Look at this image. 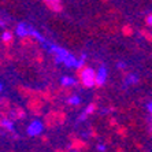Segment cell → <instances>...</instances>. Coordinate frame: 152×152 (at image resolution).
<instances>
[{
  "instance_id": "7",
  "label": "cell",
  "mask_w": 152,
  "mask_h": 152,
  "mask_svg": "<svg viewBox=\"0 0 152 152\" xmlns=\"http://www.w3.org/2000/svg\"><path fill=\"white\" fill-rule=\"evenodd\" d=\"M18 93H19L22 97L30 99V97H33V96H37V95H39V91H34V89H30V88H26V86H22V85H19V86H18Z\"/></svg>"
},
{
  "instance_id": "20",
  "label": "cell",
  "mask_w": 152,
  "mask_h": 152,
  "mask_svg": "<svg viewBox=\"0 0 152 152\" xmlns=\"http://www.w3.org/2000/svg\"><path fill=\"white\" fill-rule=\"evenodd\" d=\"M122 33H124V36H132L133 34V28H132L130 25H125L124 28H122Z\"/></svg>"
},
{
  "instance_id": "8",
  "label": "cell",
  "mask_w": 152,
  "mask_h": 152,
  "mask_svg": "<svg viewBox=\"0 0 152 152\" xmlns=\"http://www.w3.org/2000/svg\"><path fill=\"white\" fill-rule=\"evenodd\" d=\"M1 44L4 45V48H11V45L14 44V34L10 30H6L1 34Z\"/></svg>"
},
{
  "instance_id": "28",
  "label": "cell",
  "mask_w": 152,
  "mask_h": 152,
  "mask_svg": "<svg viewBox=\"0 0 152 152\" xmlns=\"http://www.w3.org/2000/svg\"><path fill=\"white\" fill-rule=\"evenodd\" d=\"M56 152H66V151H60V149H58V151Z\"/></svg>"
},
{
  "instance_id": "4",
  "label": "cell",
  "mask_w": 152,
  "mask_h": 152,
  "mask_svg": "<svg viewBox=\"0 0 152 152\" xmlns=\"http://www.w3.org/2000/svg\"><path fill=\"white\" fill-rule=\"evenodd\" d=\"M51 52H53V56H55L56 62H60V63H66V60L70 56V53L63 48H60V47H52Z\"/></svg>"
},
{
  "instance_id": "17",
  "label": "cell",
  "mask_w": 152,
  "mask_h": 152,
  "mask_svg": "<svg viewBox=\"0 0 152 152\" xmlns=\"http://www.w3.org/2000/svg\"><path fill=\"white\" fill-rule=\"evenodd\" d=\"M62 85H63V86H74L75 80L71 77H63L62 78Z\"/></svg>"
},
{
  "instance_id": "2",
  "label": "cell",
  "mask_w": 152,
  "mask_h": 152,
  "mask_svg": "<svg viewBox=\"0 0 152 152\" xmlns=\"http://www.w3.org/2000/svg\"><path fill=\"white\" fill-rule=\"evenodd\" d=\"M42 106H44V103H42V99L39 95L33 96L28 100V110H30L32 114H34L37 117L42 115Z\"/></svg>"
},
{
  "instance_id": "18",
  "label": "cell",
  "mask_w": 152,
  "mask_h": 152,
  "mask_svg": "<svg viewBox=\"0 0 152 152\" xmlns=\"http://www.w3.org/2000/svg\"><path fill=\"white\" fill-rule=\"evenodd\" d=\"M80 103H81V100H80V97H77V96H70L67 99L69 106H78Z\"/></svg>"
},
{
  "instance_id": "3",
  "label": "cell",
  "mask_w": 152,
  "mask_h": 152,
  "mask_svg": "<svg viewBox=\"0 0 152 152\" xmlns=\"http://www.w3.org/2000/svg\"><path fill=\"white\" fill-rule=\"evenodd\" d=\"M58 117H59V111H56V110L48 111V114L44 117V122H45L44 125H45L48 129H52L55 125H59V119H58Z\"/></svg>"
},
{
  "instance_id": "1",
  "label": "cell",
  "mask_w": 152,
  "mask_h": 152,
  "mask_svg": "<svg viewBox=\"0 0 152 152\" xmlns=\"http://www.w3.org/2000/svg\"><path fill=\"white\" fill-rule=\"evenodd\" d=\"M96 75H97V73H96L93 69L88 67L84 73H82L81 77L78 78V80H80V82L82 84V86L91 88V86H95V84H96Z\"/></svg>"
},
{
  "instance_id": "11",
  "label": "cell",
  "mask_w": 152,
  "mask_h": 152,
  "mask_svg": "<svg viewBox=\"0 0 152 152\" xmlns=\"http://www.w3.org/2000/svg\"><path fill=\"white\" fill-rule=\"evenodd\" d=\"M33 33V29L29 28V26L23 25V23H21V25H18L17 28V34L19 36V37H25V36H30Z\"/></svg>"
},
{
  "instance_id": "25",
  "label": "cell",
  "mask_w": 152,
  "mask_h": 152,
  "mask_svg": "<svg viewBox=\"0 0 152 152\" xmlns=\"http://www.w3.org/2000/svg\"><path fill=\"white\" fill-rule=\"evenodd\" d=\"M110 125H111V126H117V125H118L117 119H115V118H110Z\"/></svg>"
},
{
  "instance_id": "5",
  "label": "cell",
  "mask_w": 152,
  "mask_h": 152,
  "mask_svg": "<svg viewBox=\"0 0 152 152\" xmlns=\"http://www.w3.org/2000/svg\"><path fill=\"white\" fill-rule=\"evenodd\" d=\"M44 126H45V125H42L40 121H34V122H32V124L29 125V127H28L29 136H37V134H40V133L42 132V129H44Z\"/></svg>"
},
{
  "instance_id": "12",
  "label": "cell",
  "mask_w": 152,
  "mask_h": 152,
  "mask_svg": "<svg viewBox=\"0 0 152 152\" xmlns=\"http://www.w3.org/2000/svg\"><path fill=\"white\" fill-rule=\"evenodd\" d=\"M96 110H97V104H96V103H91V104H89V106L86 107V110H85V113H84V114H81L78 119H80V121H84L85 118H88L89 115H91V114H93Z\"/></svg>"
},
{
  "instance_id": "9",
  "label": "cell",
  "mask_w": 152,
  "mask_h": 152,
  "mask_svg": "<svg viewBox=\"0 0 152 152\" xmlns=\"http://www.w3.org/2000/svg\"><path fill=\"white\" fill-rule=\"evenodd\" d=\"M106 78H107V71L104 67H100L99 71H97V75H96V84L95 86L96 88H100L104 82H106Z\"/></svg>"
},
{
  "instance_id": "14",
  "label": "cell",
  "mask_w": 152,
  "mask_h": 152,
  "mask_svg": "<svg viewBox=\"0 0 152 152\" xmlns=\"http://www.w3.org/2000/svg\"><path fill=\"white\" fill-rule=\"evenodd\" d=\"M39 96L44 102H53V95L51 91H39Z\"/></svg>"
},
{
  "instance_id": "10",
  "label": "cell",
  "mask_w": 152,
  "mask_h": 152,
  "mask_svg": "<svg viewBox=\"0 0 152 152\" xmlns=\"http://www.w3.org/2000/svg\"><path fill=\"white\" fill-rule=\"evenodd\" d=\"M19 45H21L22 48H32V47L36 45L34 37H33V36H25V37H21Z\"/></svg>"
},
{
  "instance_id": "19",
  "label": "cell",
  "mask_w": 152,
  "mask_h": 152,
  "mask_svg": "<svg viewBox=\"0 0 152 152\" xmlns=\"http://www.w3.org/2000/svg\"><path fill=\"white\" fill-rule=\"evenodd\" d=\"M140 34H141L142 37H144V39L147 40L148 42H152V33H151V32L145 30V29H141V30H140Z\"/></svg>"
},
{
  "instance_id": "24",
  "label": "cell",
  "mask_w": 152,
  "mask_h": 152,
  "mask_svg": "<svg viewBox=\"0 0 152 152\" xmlns=\"http://www.w3.org/2000/svg\"><path fill=\"white\" fill-rule=\"evenodd\" d=\"M42 60H44V58H42V55L39 52L37 55H36V62H37L39 64H41V63H42Z\"/></svg>"
},
{
  "instance_id": "21",
  "label": "cell",
  "mask_w": 152,
  "mask_h": 152,
  "mask_svg": "<svg viewBox=\"0 0 152 152\" xmlns=\"http://www.w3.org/2000/svg\"><path fill=\"white\" fill-rule=\"evenodd\" d=\"M117 133L119 136H122V137H125V136H126V127H125V126H119V125H118V126H117Z\"/></svg>"
},
{
  "instance_id": "16",
  "label": "cell",
  "mask_w": 152,
  "mask_h": 152,
  "mask_svg": "<svg viewBox=\"0 0 152 152\" xmlns=\"http://www.w3.org/2000/svg\"><path fill=\"white\" fill-rule=\"evenodd\" d=\"M1 127L8 132H12V122L8 118H1Z\"/></svg>"
},
{
  "instance_id": "6",
  "label": "cell",
  "mask_w": 152,
  "mask_h": 152,
  "mask_svg": "<svg viewBox=\"0 0 152 152\" xmlns=\"http://www.w3.org/2000/svg\"><path fill=\"white\" fill-rule=\"evenodd\" d=\"M44 4L50 8L52 12H60L63 10V6H62V1L60 0H42Z\"/></svg>"
},
{
  "instance_id": "23",
  "label": "cell",
  "mask_w": 152,
  "mask_h": 152,
  "mask_svg": "<svg viewBox=\"0 0 152 152\" xmlns=\"http://www.w3.org/2000/svg\"><path fill=\"white\" fill-rule=\"evenodd\" d=\"M145 25L149 26V28H152V12L145 17Z\"/></svg>"
},
{
  "instance_id": "27",
  "label": "cell",
  "mask_w": 152,
  "mask_h": 152,
  "mask_svg": "<svg viewBox=\"0 0 152 152\" xmlns=\"http://www.w3.org/2000/svg\"><path fill=\"white\" fill-rule=\"evenodd\" d=\"M148 110H149V113H151V117H152V103L148 106Z\"/></svg>"
},
{
  "instance_id": "13",
  "label": "cell",
  "mask_w": 152,
  "mask_h": 152,
  "mask_svg": "<svg viewBox=\"0 0 152 152\" xmlns=\"http://www.w3.org/2000/svg\"><path fill=\"white\" fill-rule=\"evenodd\" d=\"M11 115L14 119H23L26 115V111L22 107H14V110L11 111Z\"/></svg>"
},
{
  "instance_id": "26",
  "label": "cell",
  "mask_w": 152,
  "mask_h": 152,
  "mask_svg": "<svg viewBox=\"0 0 152 152\" xmlns=\"http://www.w3.org/2000/svg\"><path fill=\"white\" fill-rule=\"evenodd\" d=\"M97 149H99V151H106V147H104V145H97Z\"/></svg>"
},
{
  "instance_id": "15",
  "label": "cell",
  "mask_w": 152,
  "mask_h": 152,
  "mask_svg": "<svg viewBox=\"0 0 152 152\" xmlns=\"http://www.w3.org/2000/svg\"><path fill=\"white\" fill-rule=\"evenodd\" d=\"M71 148L73 149H84V148H86V142H84L82 140H78V138H74V141L71 142Z\"/></svg>"
},
{
  "instance_id": "22",
  "label": "cell",
  "mask_w": 152,
  "mask_h": 152,
  "mask_svg": "<svg viewBox=\"0 0 152 152\" xmlns=\"http://www.w3.org/2000/svg\"><path fill=\"white\" fill-rule=\"evenodd\" d=\"M66 113L64 111H59V117H58V119H59V125H62V124H64L66 122Z\"/></svg>"
}]
</instances>
